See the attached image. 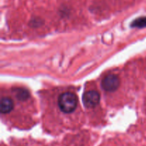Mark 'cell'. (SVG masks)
Here are the masks:
<instances>
[{
	"label": "cell",
	"instance_id": "1",
	"mask_svg": "<svg viewBox=\"0 0 146 146\" xmlns=\"http://www.w3.org/2000/svg\"><path fill=\"white\" fill-rule=\"evenodd\" d=\"M78 97L74 93L65 91L59 95L58 98V106L60 111L66 114L71 113L78 106Z\"/></svg>",
	"mask_w": 146,
	"mask_h": 146
},
{
	"label": "cell",
	"instance_id": "2",
	"mask_svg": "<svg viewBox=\"0 0 146 146\" xmlns=\"http://www.w3.org/2000/svg\"><path fill=\"white\" fill-rule=\"evenodd\" d=\"M103 88L108 92H113L120 86V78L117 75L111 74L104 77L101 82Z\"/></svg>",
	"mask_w": 146,
	"mask_h": 146
},
{
	"label": "cell",
	"instance_id": "3",
	"mask_svg": "<svg viewBox=\"0 0 146 146\" xmlns=\"http://www.w3.org/2000/svg\"><path fill=\"white\" fill-rule=\"evenodd\" d=\"M100 94L96 90H89L83 95V103L88 108H94L100 102Z\"/></svg>",
	"mask_w": 146,
	"mask_h": 146
},
{
	"label": "cell",
	"instance_id": "4",
	"mask_svg": "<svg viewBox=\"0 0 146 146\" xmlns=\"http://www.w3.org/2000/svg\"><path fill=\"white\" fill-rule=\"evenodd\" d=\"M14 106V101L10 97L2 96L1 98V113L2 114L9 113Z\"/></svg>",
	"mask_w": 146,
	"mask_h": 146
},
{
	"label": "cell",
	"instance_id": "5",
	"mask_svg": "<svg viewBox=\"0 0 146 146\" xmlns=\"http://www.w3.org/2000/svg\"><path fill=\"white\" fill-rule=\"evenodd\" d=\"M16 93H17V98L21 101H25V100L28 99L29 97V94L28 91L23 88H17L16 90Z\"/></svg>",
	"mask_w": 146,
	"mask_h": 146
},
{
	"label": "cell",
	"instance_id": "6",
	"mask_svg": "<svg viewBox=\"0 0 146 146\" xmlns=\"http://www.w3.org/2000/svg\"><path fill=\"white\" fill-rule=\"evenodd\" d=\"M133 27H138V28H144L146 27V17H140L137 19L133 22Z\"/></svg>",
	"mask_w": 146,
	"mask_h": 146
}]
</instances>
